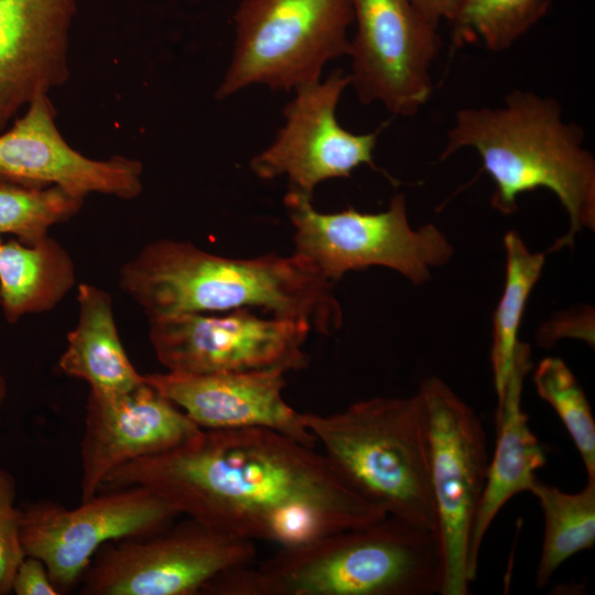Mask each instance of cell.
<instances>
[{
    "instance_id": "cell-12",
    "label": "cell",
    "mask_w": 595,
    "mask_h": 595,
    "mask_svg": "<svg viewBox=\"0 0 595 595\" xmlns=\"http://www.w3.org/2000/svg\"><path fill=\"white\" fill-rule=\"evenodd\" d=\"M356 32L347 56L350 85L364 105L413 116L432 95L439 26L411 0H351Z\"/></svg>"
},
{
    "instance_id": "cell-3",
    "label": "cell",
    "mask_w": 595,
    "mask_h": 595,
    "mask_svg": "<svg viewBox=\"0 0 595 595\" xmlns=\"http://www.w3.org/2000/svg\"><path fill=\"white\" fill-rule=\"evenodd\" d=\"M584 141L583 128L563 119L555 98L515 89L500 106L459 108L440 159L474 149L495 183L491 205L505 215L517 210L526 192H552L570 221L554 251L572 246L577 232L595 230V159Z\"/></svg>"
},
{
    "instance_id": "cell-14",
    "label": "cell",
    "mask_w": 595,
    "mask_h": 595,
    "mask_svg": "<svg viewBox=\"0 0 595 595\" xmlns=\"http://www.w3.org/2000/svg\"><path fill=\"white\" fill-rule=\"evenodd\" d=\"M48 95L34 98L22 117L0 134V181L26 185H57L85 197L91 193L123 199L142 190L139 161L112 156L94 160L73 149L55 123Z\"/></svg>"
},
{
    "instance_id": "cell-18",
    "label": "cell",
    "mask_w": 595,
    "mask_h": 595,
    "mask_svg": "<svg viewBox=\"0 0 595 595\" xmlns=\"http://www.w3.org/2000/svg\"><path fill=\"white\" fill-rule=\"evenodd\" d=\"M530 355V346L520 342L510 376L497 397L496 447L488 463L469 544V563L475 575L482 543L489 526L513 496L530 490L537 470L547 463L544 448L531 431L528 415L521 405L523 381L531 368Z\"/></svg>"
},
{
    "instance_id": "cell-29",
    "label": "cell",
    "mask_w": 595,
    "mask_h": 595,
    "mask_svg": "<svg viewBox=\"0 0 595 595\" xmlns=\"http://www.w3.org/2000/svg\"><path fill=\"white\" fill-rule=\"evenodd\" d=\"M6 394H7V383H6V379L0 370V404L1 402L4 400L6 398Z\"/></svg>"
},
{
    "instance_id": "cell-15",
    "label": "cell",
    "mask_w": 595,
    "mask_h": 595,
    "mask_svg": "<svg viewBox=\"0 0 595 595\" xmlns=\"http://www.w3.org/2000/svg\"><path fill=\"white\" fill-rule=\"evenodd\" d=\"M198 430L144 379L125 393H89L80 445V501L94 497L119 466L176 447Z\"/></svg>"
},
{
    "instance_id": "cell-2",
    "label": "cell",
    "mask_w": 595,
    "mask_h": 595,
    "mask_svg": "<svg viewBox=\"0 0 595 595\" xmlns=\"http://www.w3.org/2000/svg\"><path fill=\"white\" fill-rule=\"evenodd\" d=\"M118 282L149 321L258 309L304 322L322 334L333 333L343 323L332 282L298 252L234 259L190 242L160 239L121 266Z\"/></svg>"
},
{
    "instance_id": "cell-4",
    "label": "cell",
    "mask_w": 595,
    "mask_h": 595,
    "mask_svg": "<svg viewBox=\"0 0 595 595\" xmlns=\"http://www.w3.org/2000/svg\"><path fill=\"white\" fill-rule=\"evenodd\" d=\"M443 562L434 532L388 515L226 571L205 595H434Z\"/></svg>"
},
{
    "instance_id": "cell-21",
    "label": "cell",
    "mask_w": 595,
    "mask_h": 595,
    "mask_svg": "<svg viewBox=\"0 0 595 595\" xmlns=\"http://www.w3.org/2000/svg\"><path fill=\"white\" fill-rule=\"evenodd\" d=\"M539 501L544 530L536 586H547L555 571L574 554L595 543V480L574 494L564 493L538 477L529 490Z\"/></svg>"
},
{
    "instance_id": "cell-5",
    "label": "cell",
    "mask_w": 595,
    "mask_h": 595,
    "mask_svg": "<svg viewBox=\"0 0 595 595\" xmlns=\"http://www.w3.org/2000/svg\"><path fill=\"white\" fill-rule=\"evenodd\" d=\"M302 418L325 456L359 493L388 515L436 534L428 422L419 391Z\"/></svg>"
},
{
    "instance_id": "cell-25",
    "label": "cell",
    "mask_w": 595,
    "mask_h": 595,
    "mask_svg": "<svg viewBox=\"0 0 595 595\" xmlns=\"http://www.w3.org/2000/svg\"><path fill=\"white\" fill-rule=\"evenodd\" d=\"M538 396L556 412L574 442L587 479L595 480V421L572 370L559 357H545L533 372Z\"/></svg>"
},
{
    "instance_id": "cell-24",
    "label": "cell",
    "mask_w": 595,
    "mask_h": 595,
    "mask_svg": "<svg viewBox=\"0 0 595 595\" xmlns=\"http://www.w3.org/2000/svg\"><path fill=\"white\" fill-rule=\"evenodd\" d=\"M83 201L57 185L0 181V236L12 234L23 244H35L52 226L73 217Z\"/></svg>"
},
{
    "instance_id": "cell-11",
    "label": "cell",
    "mask_w": 595,
    "mask_h": 595,
    "mask_svg": "<svg viewBox=\"0 0 595 595\" xmlns=\"http://www.w3.org/2000/svg\"><path fill=\"white\" fill-rule=\"evenodd\" d=\"M311 331L304 322L259 316L251 309L149 321L156 359L167 371L184 374L301 370L309 361L303 346Z\"/></svg>"
},
{
    "instance_id": "cell-16",
    "label": "cell",
    "mask_w": 595,
    "mask_h": 595,
    "mask_svg": "<svg viewBox=\"0 0 595 595\" xmlns=\"http://www.w3.org/2000/svg\"><path fill=\"white\" fill-rule=\"evenodd\" d=\"M285 370L143 375L147 383L177 405L199 429L264 428L315 447L302 413L283 399Z\"/></svg>"
},
{
    "instance_id": "cell-27",
    "label": "cell",
    "mask_w": 595,
    "mask_h": 595,
    "mask_svg": "<svg viewBox=\"0 0 595 595\" xmlns=\"http://www.w3.org/2000/svg\"><path fill=\"white\" fill-rule=\"evenodd\" d=\"M11 592L17 595H58L45 564L37 558L25 555L13 576Z\"/></svg>"
},
{
    "instance_id": "cell-8",
    "label": "cell",
    "mask_w": 595,
    "mask_h": 595,
    "mask_svg": "<svg viewBox=\"0 0 595 595\" xmlns=\"http://www.w3.org/2000/svg\"><path fill=\"white\" fill-rule=\"evenodd\" d=\"M443 576L441 595H467L475 581L469 544L488 468L487 437L475 410L441 378L420 387Z\"/></svg>"
},
{
    "instance_id": "cell-19",
    "label": "cell",
    "mask_w": 595,
    "mask_h": 595,
    "mask_svg": "<svg viewBox=\"0 0 595 595\" xmlns=\"http://www.w3.org/2000/svg\"><path fill=\"white\" fill-rule=\"evenodd\" d=\"M78 321L67 334L60 358L66 375L82 379L94 396H116L143 382L131 364L116 326L108 292L88 283L77 286Z\"/></svg>"
},
{
    "instance_id": "cell-13",
    "label": "cell",
    "mask_w": 595,
    "mask_h": 595,
    "mask_svg": "<svg viewBox=\"0 0 595 595\" xmlns=\"http://www.w3.org/2000/svg\"><path fill=\"white\" fill-rule=\"evenodd\" d=\"M349 85V74L337 69L324 80L294 89L283 109L284 125L272 143L252 158V172L262 180L285 176L288 192L312 198L320 183L349 177L363 164L374 167L379 132L353 133L336 118L337 104Z\"/></svg>"
},
{
    "instance_id": "cell-28",
    "label": "cell",
    "mask_w": 595,
    "mask_h": 595,
    "mask_svg": "<svg viewBox=\"0 0 595 595\" xmlns=\"http://www.w3.org/2000/svg\"><path fill=\"white\" fill-rule=\"evenodd\" d=\"M421 13L433 24L451 22L463 0H411Z\"/></svg>"
},
{
    "instance_id": "cell-26",
    "label": "cell",
    "mask_w": 595,
    "mask_h": 595,
    "mask_svg": "<svg viewBox=\"0 0 595 595\" xmlns=\"http://www.w3.org/2000/svg\"><path fill=\"white\" fill-rule=\"evenodd\" d=\"M14 477L0 468V595L11 593L13 576L25 558Z\"/></svg>"
},
{
    "instance_id": "cell-22",
    "label": "cell",
    "mask_w": 595,
    "mask_h": 595,
    "mask_svg": "<svg viewBox=\"0 0 595 595\" xmlns=\"http://www.w3.org/2000/svg\"><path fill=\"white\" fill-rule=\"evenodd\" d=\"M504 247L506 278L501 298L494 313L490 357L497 397L502 392L512 370L526 304L545 262V255L530 251L516 231L511 230L505 235Z\"/></svg>"
},
{
    "instance_id": "cell-17",
    "label": "cell",
    "mask_w": 595,
    "mask_h": 595,
    "mask_svg": "<svg viewBox=\"0 0 595 595\" xmlns=\"http://www.w3.org/2000/svg\"><path fill=\"white\" fill-rule=\"evenodd\" d=\"M76 9L77 0H0V131L67 80Z\"/></svg>"
},
{
    "instance_id": "cell-9",
    "label": "cell",
    "mask_w": 595,
    "mask_h": 595,
    "mask_svg": "<svg viewBox=\"0 0 595 595\" xmlns=\"http://www.w3.org/2000/svg\"><path fill=\"white\" fill-rule=\"evenodd\" d=\"M252 541L193 518L158 532L111 541L80 578L83 595H194L219 574L250 565Z\"/></svg>"
},
{
    "instance_id": "cell-30",
    "label": "cell",
    "mask_w": 595,
    "mask_h": 595,
    "mask_svg": "<svg viewBox=\"0 0 595 595\" xmlns=\"http://www.w3.org/2000/svg\"><path fill=\"white\" fill-rule=\"evenodd\" d=\"M0 240H1V236H0Z\"/></svg>"
},
{
    "instance_id": "cell-7",
    "label": "cell",
    "mask_w": 595,
    "mask_h": 595,
    "mask_svg": "<svg viewBox=\"0 0 595 595\" xmlns=\"http://www.w3.org/2000/svg\"><path fill=\"white\" fill-rule=\"evenodd\" d=\"M284 204L294 228L295 252L331 282L347 272L378 266L419 285L429 281L432 268L446 264L454 253L436 225L412 228L402 193L379 213L353 207L321 213L312 198L292 192H286Z\"/></svg>"
},
{
    "instance_id": "cell-1",
    "label": "cell",
    "mask_w": 595,
    "mask_h": 595,
    "mask_svg": "<svg viewBox=\"0 0 595 595\" xmlns=\"http://www.w3.org/2000/svg\"><path fill=\"white\" fill-rule=\"evenodd\" d=\"M131 486L215 530L281 548L388 516L325 454L264 428L199 429L176 447L119 466L99 491Z\"/></svg>"
},
{
    "instance_id": "cell-10",
    "label": "cell",
    "mask_w": 595,
    "mask_h": 595,
    "mask_svg": "<svg viewBox=\"0 0 595 595\" xmlns=\"http://www.w3.org/2000/svg\"><path fill=\"white\" fill-rule=\"evenodd\" d=\"M178 516L161 497L141 486L100 490L73 509L52 501L20 508L21 542L25 555L45 564L62 594L80 582L104 544L158 532Z\"/></svg>"
},
{
    "instance_id": "cell-6",
    "label": "cell",
    "mask_w": 595,
    "mask_h": 595,
    "mask_svg": "<svg viewBox=\"0 0 595 595\" xmlns=\"http://www.w3.org/2000/svg\"><path fill=\"white\" fill-rule=\"evenodd\" d=\"M351 22V0H242L216 98L252 85L286 90L320 80L328 62L348 54Z\"/></svg>"
},
{
    "instance_id": "cell-20",
    "label": "cell",
    "mask_w": 595,
    "mask_h": 595,
    "mask_svg": "<svg viewBox=\"0 0 595 595\" xmlns=\"http://www.w3.org/2000/svg\"><path fill=\"white\" fill-rule=\"evenodd\" d=\"M75 281L69 253L52 237L32 245L0 240V306L9 323L52 310Z\"/></svg>"
},
{
    "instance_id": "cell-23",
    "label": "cell",
    "mask_w": 595,
    "mask_h": 595,
    "mask_svg": "<svg viewBox=\"0 0 595 595\" xmlns=\"http://www.w3.org/2000/svg\"><path fill=\"white\" fill-rule=\"evenodd\" d=\"M553 0H463L452 25L456 47L480 44L499 53L511 48L549 11Z\"/></svg>"
}]
</instances>
